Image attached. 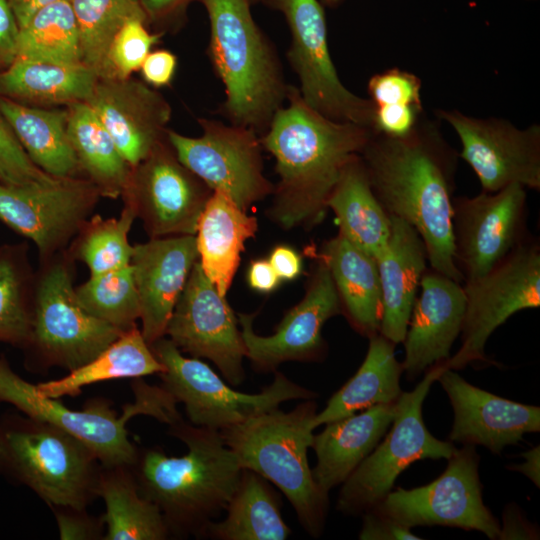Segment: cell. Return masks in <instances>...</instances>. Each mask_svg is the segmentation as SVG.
I'll return each instance as SVG.
<instances>
[{
  "instance_id": "1",
  "label": "cell",
  "mask_w": 540,
  "mask_h": 540,
  "mask_svg": "<svg viewBox=\"0 0 540 540\" xmlns=\"http://www.w3.org/2000/svg\"><path fill=\"white\" fill-rule=\"evenodd\" d=\"M360 157L387 214L406 221L421 236L430 268L462 283L453 260L451 224L460 157L440 123L424 114L405 136L374 132Z\"/></svg>"
},
{
  "instance_id": "2",
  "label": "cell",
  "mask_w": 540,
  "mask_h": 540,
  "mask_svg": "<svg viewBox=\"0 0 540 540\" xmlns=\"http://www.w3.org/2000/svg\"><path fill=\"white\" fill-rule=\"evenodd\" d=\"M288 104L273 115L261 144L276 160L279 183L271 216L283 228L322 221L327 199L345 166L359 156L374 131L331 120L288 86Z\"/></svg>"
},
{
  "instance_id": "3",
  "label": "cell",
  "mask_w": 540,
  "mask_h": 540,
  "mask_svg": "<svg viewBox=\"0 0 540 540\" xmlns=\"http://www.w3.org/2000/svg\"><path fill=\"white\" fill-rule=\"evenodd\" d=\"M168 433L188 452L168 456L159 449L139 452L132 470L140 493L161 511L170 535L205 536L208 526L225 511L242 467L218 430L196 426L182 416Z\"/></svg>"
},
{
  "instance_id": "4",
  "label": "cell",
  "mask_w": 540,
  "mask_h": 540,
  "mask_svg": "<svg viewBox=\"0 0 540 540\" xmlns=\"http://www.w3.org/2000/svg\"><path fill=\"white\" fill-rule=\"evenodd\" d=\"M316 413V402L308 399L289 412L277 407L219 430L242 469L278 487L314 538L322 535L329 508L328 493L315 482L307 459Z\"/></svg>"
},
{
  "instance_id": "5",
  "label": "cell",
  "mask_w": 540,
  "mask_h": 540,
  "mask_svg": "<svg viewBox=\"0 0 540 540\" xmlns=\"http://www.w3.org/2000/svg\"><path fill=\"white\" fill-rule=\"evenodd\" d=\"M210 21V55L225 86L233 124L267 129L287 88L278 61L256 25L249 0H202Z\"/></svg>"
},
{
  "instance_id": "6",
  "label": "cell",
  "mask_w": 540,
  "mask_h": 540,
  "mask_svg": "<svg viewBox=\"0 0 540 540\" xmlns=\"http://www.w3.org/2000/svg\"><path fill=\"white\" fill-rule=\"evenodd\" d=\"M101 467L71 433L25 414L0 416V472L49 506L86 509L97 497Z\"/></svg>"
},
{
  "instance_id": "7",
  "label": "cell",
  "mask_w": 540,
  "mask_h": 540,
  "mask_svg": "<svg viewBox=\"0 0 540 540\" xmlns=\"http://www.w3.org/2000/svg\"><path fill=\"white\" fill-rule=\"evenodd\" d=\"M135 401L121 415L107 400L93 399L81 411L71 410L58 398L42 395L36 385L24 380L0 356V402L13 405L22 414L50 423L76 436L95 453L103 466H134L139 451L128 437L127 421L146 415L169 424L178 415L177 402L162 386L133 382Z\"/></svg>"
},
{
  "instance_id": "8",
  "label": "cell",
  "mask_w": 540,
  "mask_h": 540,
  "mask_svg": "<svg viewBox=\"0 0 540 540\" xmlns=\"http://www.w3.org/2000/svg\"><path fill=\"white\" fill-rule=\"evenodd\" d=\"M40 264L26 360L30 365L72 371L98 356L123 332L81 307L73 285L74 260L67 250Z\"/></svg>"
},
{
  "instance_id": "9",
  "label": "cell",
  "mask_w": 540,
  "mask_h": 540,
  "mask_svg": "<svg viewBox=\"0 0 540 540\" xmlns=\"http://www.w3.org/2000/svg\"><path fill=\"white\" fill-rule=\"evenodd\" d=\"M150 348L164 366V371L158 374L161 386L177 403L184 404L189 422L196 426L219 431L277 408L283 402L318 396L281 372H276L273 382L260 393H242L226 384L206 363L183 356L169 338H159Z\"/></svg>"
},
{
  "instance_id": "10",
  "label": "cell",
  "mask_w": 540,
  "mask_h": 540,
  "mask_svg": "<svg viewBox=\"0 0 540 540\" xmlns=\"http://www.w3.org/2000/svg\"><path fill=\"white\" fill-rule=\"evenodd\" d=\"M442 366L429 369L424 378L397 399L392 428L385 439L342 483L337 509L359 515L379 504L392 490L397 477L413 462L422 459H449L456 448L451 441L434 437L427 429L422 406Z\"/></svg>"
},
{
  "instance_id": "11",
  "label": "cell",
  "mask_w": 540,
  "mask_h": 540,
  "mask_svg": "<svg viewBox=\"0 0 540 540\" xmlns=\"http://www.w3.org/2000/svg\"><path fill=\"white\" fill-rule=\"evenodd\" d=\"M465 313L461 346L443 368L487 362L491 334L515 313L540 306V245L531 237L485 275L462 283Z\"/></svg>"
},
{
  "instance_id": "12",
  "label": "cell",
  "mask_w": 540,
  "mask_h": 540,
  "mask_svg": "<svg viewBox=\"0 0 540 540\" xmlns=\"http://www.w3.org/2000/svg\"><path fill=\"white\" fill-rule=\"evenodd\" d=\"M443 473L427 485L397 488L372 509L412 529L448 526L476 530L499 539L500 523L485 506L479 456L473 445L456 449Z\"/></svg>"
},
{
  "instance_id": "13",
  "label": "cell",
  "mask_w": 540,
  "mask_h": 540,
  "mask_svg": "<svg viewBox=\"0 0 540 540\" xmlns=\"http://www.w3.org/2000/svg\"><path fill=\"white\" fill-rule=\"evenodd\" d=\"M291 32L288 58L302 99L321 115L372 129L374 104L347 89L332 61L323 6L318 0H273ZM373 130V129H372Z\"/></svg>"
},
{
  "instance_id": "14",
  "label": "cell",
  "mask_w": 540,
  "mask_h": 540,
  "mask_svg": "<svg viewBox=\"0 0 540 540\" xmlns=\"http://www.w3.org/2000/svg\"><path fill=\"white\" fill-rule=\"evenodd\" d=\"M526 190L513 183L496 192L453 197V260L463 282L485 275L531 238Z\"/></svg>"
},
{
  "instance_id": "15",
  "label": "cell",
  "mask_w": 540,
  "mask_h": 540,
  "mask_svg": "<svg viewBox=\"0 0 540 540\" xmlns=\"http://www.w3.org/2000/svg\"><path fill=\"white\" fill-rule=\"evenodd\" d=\"M203 133L187 137L167 130L178 160L212 191L228 194L246 211L274 192L263 174L261 140L255 130L217 120L199 119Z\"/></svg>"
},
{
  "instance_id": "16",
  "label": "cell",
  "mask_w": 540,
  "mask_h": 540,
  "mask_svg": "<svg viewBox=\"0 0 540 540\" xmlns=\"http://www.w3.org/2000/svg\"><path fill=\"white\" fill-rule=\"evenodd\" d=\"M213 191L161 141L131 172L121 195L150 238L195 235Z\"/></svg>"
},
{
  "instance_id": "17",
  "label": "cell",
  "mask_w": 540,
  "mask_h": 540,
  "mask_svg": "<svg viewBox=\"0 0 540 540\" xmlns=\"http://www.w3.org/2000/svg\"><path fill=\"white\" fill-rule=\"evenodd\" d=\"M460 139L459 157L475 172L482 191L518 183L540 190V125L520 129L499 117L477 118L456 109L436 111Z\"/></svg>"
},
{
  "instance_id": "18",
  "label": "cell",
  "mask_w": 540,
  "mask_h": 540,
  "mask_svg": "<svg viewBox=\"0 0 540 540\" xmlns=\"http://www.w3.org/2000/svg\"><path fill=\"white\" fill-rule=\"evenodd\" d=\"M100 197L95 185L82 177L49 185L0 183V220L33 241L43 262L68 248Z\"/></svg>"
},
{
  "instance_id": "19",
  "label": "cell",
  "mask_w": 540,
  "mask_h": 540,
  "mask_svg": "<svg viewBox=\"0 0 540 540\" xmlns=\"http://www.w3.org/2000/svg\"><path fill=\"white\" fill-rule=\"evenodd\" d=\"M165 335L194 358H207L231 386L245 377L246 348L235 315L199 260L193 265L174 307Z\"/></svg>"
},
{
  "instance_id": "20",
  "label": "cell",
  "mask_w": 540,
  "mask_h": 540,
  "mask_svg": "<svg viewBox=\"0 0 540 540\" xmlns=\"http://www.w3.org/2000/svg\"><path fill=\"white\" fill-rule=\"evenodd\" d=\"M342 313L340 299L325 261L320 257L304 298L282 319L274 334L253 330V315L238 314L246 357L260 372L275 370L287 361H317L326 351L322 328Z\"/></svg>"
},
{
  "instance_id": "21",
  "label": "cell",
  "mask_w": 540,
  "mask_h": 540,
  "mask_svg": "<svg viewBox=\"0 0 540 540\" xmlns=\"http://www.w3.org/2000/svg\"><path fill=\"white\" fill-rule=\"evenodd\" d=\"M442 366V365H441ZM436 381L448 395L454 411L449 441L482 445L500 454L526 433L540 431V408L499 397L463 379L456 370L443 368Z\"/></svg>"
},
{
  "instance_id": "22",
  "label": "cell",
  "mask_w": 540,
  "mask_h": 540,
  "mask_svg": "<svg viewBox=\"0 0 540 540\" xmlns=\"http://www.w3.org/2000/svg\"><path fill=\"white\" fill-rule=\"evenodd\" d=\"M199 255L195 235L150 238L133 245L130 265L146 342L165 336L174 307Z\"/></svg>"
},
{
  "instance_id": "23",
  "label": "cell",
  "mask_w": 540,
  "mask_h": 540,
  "mask_svg": "<svg viewBox=\"0 0 540 540\" xmlns=\"http://www.w3.org/2000/svg\"><path fill=\"white\" fill-rule=\"evenodd\" d=\"M134 167L164 140L171 107L156 91L137 80L98 78L86 100Z\"/></svg>"
},
{
  "instance_id": "24",
  "label": "cell",
  "mask_w": 540,
  "mask_h": 540,
  "mask_svg": "<svg viewBox=\"0 0 540 540\" xmlns=\"http://www.w3.org/2000/svg\"><path fill=\"white\" fill-rule=\"evenodd\" d=\"M419 290L403 341L401 365L410 381L450 358L466 303L462 283L432 268L424 272Z\"/></svg>"
},
{
  "instance_id": "25",
  "label": "cell",
  "mask_w": 540,
  "mask_h": 540,
  "mask_svg": "<svg viewBox=\"0 0 540 540\" xmlns=\"http://www.w3.org/2000/svg\"><path fill=\"white\" fill-rule=\"evenodd\" d=\"M390 220L388 239L374 258L382 292L379 334L397 345L404 341L428 257L413 226L396 217Z\"/></svg>"
},
{
  "instance_id": "26",
  "label": "cell",
  "mask_w": 540,
  "mask_h": 540,
  "mask_svg": "<svg viewBox=\"0 0 540 540\" xmlns=\"http://www.w3.org/2000/svg\"><path fill=\"white\" fill-rule=\"evenodd\" d=\"M397 401L379 404L329 422L314 435L312 448L316 465L312 475L318 486L329 493L342 484L373 451L391 426Z\"/></svg>"
},
{
  "instance_id": "27",
  "label": "cell",
  "mask_w": 540,
  "mask_h": 540,
  "mask_svg": "<svg viewBox=\"0 0 540 540\" xmlns=\"http://www.w3.org/2000/svg\"><path fill=\"white\" fill-rule=\"evenodd\" d=\"M257 228V219L247 215L228 194L213 191L195 237L199 263L222 296L231 286L245 241L255 236Z\"/></svg>"
},
{
  "instance_id": "28",
  "label": "cell",
  "mask_w": 540,
  "mask_h": 540,
  "mask_svg": "<svg viewBox=\"0 0 540 540\" xmlns=\"http://www.w3.org/2000/svg\"><path fill=\"white\" fill-rule=\"evenodd\" d=\"M320 257L329 268L342 313L351 326L367 338L378 334L382 292L375 258L340 234L324 243Z\"/></svg>"
},
{
  "instance_id": "29",
  "label": "cell",
  "mask_w": 540,
  "mask_h": 540,
  "mask_svg": "<svg viewBox=\"0 0 540 540\" xmlns=\"http://www.w3.org/2000/svg\"><path fill=\"white\" fill-rule=\"evenodd\" d=\"M0 114L38 168L59 179L80 177L67 132L68 110L30 107L0 97Z\"/></svg>"
},
{
  "instance_id": "30",
  "label": "cell",
  "mask_w": 540,
  "mask_h": 540,
  "mask_svg": "<svg viewBox=\"0 0 540 540\" xmlns=\"http://www.w3.org/2000/svg\"><path fill=\"white\" fill-rule=\"evenodd\" d=\"M369 339L366 356L357 372L316 413L314 429L379 404L397 401L402 394L401 363L395 356V344L375 334Z\"/></svg>"
},
{
  "instance_id": "31",
  "label": "cell",
  "mask_w": 540,
  "mask_h": 540,
  "mask_svg": "<svg viewBox=\"0 0 540 540\" xmlns=\"http://www.w3.org/2000/svg\"><path fill=\"white\" fill-rule=\"evenodd\" d=\"M326 205L336 216L339 234L352 244L373 257L384 246L390 216L372 191L360 155L345 166Z\"/></svg>"
},
{
  "instance_id": "32",
  "label": "cell",
  "mask_w": 540,
  "mask_h": 540,
  "mask_svg": "<svg viewBox=\"0 0 540 540\" xmlns=\"http://www.w3.org/2000/svg\"><path fill=\"white\" fill-rule=\"evenodd\" d=\"M97 497L105 503L103 540H165L170 532L159 508L145 498L131 466H103Z\"/></svg>"
},
{
  "instance_id": "33",
  "label": "cell",
  "mask_w": 540,
  "mask_h": 540,
  "mask_svg": "<svg viewBox=\"0 0 540 540\" xmlns=\"http://www.w3.org/2000/svg\"><path fill=\"white\" fill-rule=\"evenodd\" d=\"M282 500L269 481L242 469L222 521L212 522L204 537L218 540H284L291 534L281 515Z\"/></svg>"
},
{
  "instance_id": "34",
  "label": "cell",
  "mask_w": 540,
  "mask_h": 540,
  "mask_svg": "<svg viewBox=\"0 0 540 540\" xmlns=\"http://www.w3.org/2000/svg\"><path fill=\"white\" fill-rule=\"evenodd\" d=\"M98 80L83 65H63L17 58L0 72V97L19 103L86 102Z\"/></svg>"
},
{
  "instance_id": "35",
  "label": "cell",
  "mask_w": 540,
  "mask_h": 540,
  "mask_svg": "<svg viewBox=\"0 0 540 540\" xmlns=\"http://www.w3.org/2000/svg\"><path fill=\"white\" fill-rule=\"evenodd\" d=\"M67 132L85 178L95 185L101 197H121L132 167L86 102L69 104Z\"/></svg>"
},
{
  "instance_id": "36",
  "label": "cell",
  "mask_w": 540,
  "mask_h": 540,
  "mask_svg": "<svg viewBox=\"0 0 540 540\" xmlns=\"http://www.w3.org/2000/svg\"><path fill=\"white\" fill-rule=\"evenodd\" d=\"M163 371L164 366L155 357L141 330L135 326L123 332L85 365L70 371L63 378L36 384V388L46 397L59 399L62 396H76L83 387L97 382L141 378Z\"/></svg>"
},
{
  "instance_id": "37",
  "label": "cell",
  "mask_w": 540,
  "mask_h": 540,
  "mask_svg": "<svg viewBox=\"0 0 540 540\" xmlns=\"http://www.w3.org/2000/svg\"><path fill=\"white\" fill-rule=\"evenodd\" d=\"M25 242L0 246V342L27 347L32 333L36 274Z\"/></svg>"
},
{
  "instance_id": "38",
  "label": "cell",
  "mask_w": 540,
  "mask_h": 540,
  "mask_svg": "<svg viewBox=\"0 0 540 540\" xmlns=\"http://www.w3.org/2000/svg\"><path fill=\"white\" fill-rule=\"evenodd\" d=\"M17 58L53 64H82L80 40L70 0L39 9L19 28Z\"/></svg>"
},
{
  "instance_id": "39",
  "label": "cell",
  "mask_w": 540,
  "mask_h": 540,
  "mask_svg": "<svg viewBox=\"0 0 540 540\" xmlns=\"http://www.w3.org/2000/svg\"><path fill=\"white\" fill-rule=\"evenodd\" d=\"M135 219V211L125 203L117 218L90 216L66 250L88 267L90 276L128 266L133 251L128 234Z\"/></svg>"
},
{
  "instance_id": "40",
  "label": "cell",
  "mask_w": 540,
  "mask_h": 540,
  "mask_svg": "<svg viewBox=\"0 0 540 540\" xmlns=\"http://www.w3.org/2000/svg\"><path fill=\"white\" fill-rule=\"evenodd\" d=\"M76 19L83 65L96 73L108 47L131 18L147 21L139 0H70Z\"/></svg>"
},
{
  "instance_id": "41",
  "label": "cell",
  "mask_w": 540,
  "mask_h": 540,
  "mask_svg": "<svg viewBox=\"0 0 540 540\" xmlns=\"http://www.w3.org/2000/svg\"><path fill=\"white\" fill-rule=\"evenodd\" d=\"M77 301L94 317L125 332L140 318V305L129 264L104 274L90 276L75 287Z\"/></svg>"
},
{
  "instance_id": "42",
  "label": "cell",
  "mask_w": 540,
  "mask_h": 540,
  "mask_svg": "<svg viewBox=\"0 0 540 540\" xmlns=\"http://www.w3.org/2000/svg\"><path fill=\"white\" fill-rule=\"evenodd\" d=\"M140 18L129 19L112 39L100 68L101 79H126L140 69L161 34H152Z\"/></svg>"
},
{
  "instance_id": "43",
  "label": "cell",
  "mask_w": 540,
  "mask_h": 540,
  "mask_svg": "<svg viewBox=\"0 0 540 540\" xmlns=\"http://www.w3.org/2000/svg\"><path fill=\"white\" fill-rule=\"evenodd\" d=\"M60 180L38 168L0 114V183L8 186L49 185Z\"/></svg>"
},
{
  "instance_id": "44",
  "label": "cell",
  "mask_w": 540,
  "mask_h": 540,
  "mask_svg": "<svg viewBox=\"0 0 540 540\" xmlns=\"http://www.w3.org/2000/svg\"><path fill=\"white\" fill-rule=\"evenodd\" d=\"M420 78L399 68H390L373 75L367 84L374 106L423 105Z\"/></svg>"
},
{
  "instance_id": "45",
  "label": "cell",
  "mask_w": 540,
  "mask_h": 540,
  "mask_svg": "<svg viewBox=\"0 0 540 540\" xmlns=\"http://www.w3.org/2000/svg\"><path fill=\"white\" fill-rule=\"evenodd\" d=\"M62 540H103L105 524L102 516H91L86 509L50 506Z\"/></svg>"
},
{
  "instance_id": "46",
  "label": "cell",
  "mask_w": 540,
  "mask_h": 540,
  "mask_svg": "<svg viewBox=\"0 0 540 540\" xmlns=\"http://www.w3.org/2000/svg\"><path fill=\"white\" fill-rule=\"evenodd\" d=\"M425 114L423 105L374 106L372 129L390 137L410 133Z\"/></svg>"
},
{
  "instance_id": "47",
  "label": "cell",
  "mask_w": 540,
  "mask_h": 540,
  "mask_svg": "<svg viewBox=\"0 0 540 540\" xmlns=\"http://www.w3.org/2000/svg\"><path fill=\"white\" fill-rule=\"evenodd\" d=\"M361 540H419L411 529L397 523L389 517L370 509L363 513Z\"/></svg>"
},
{
  "instance_id": "48",
  "label": "cell",
  "mask_w": 540,
  "mask_h": 540,
  "mask_svg": "<svg viewBox=\"0 0 540 540\" xmlns=\"http://www.w3.org/2000/svg\"><path fill=\"white\" fill-rule=\"evenodd\" d=\"M177 66L176 56L168 50L150 52L140 69L144 80L155 87L169 85Z\"/></svg>"
},
{
  "instance_id": "49",
  "label": "cell",
  "mask_w": 540,
  "mask_h": 540,
  "mask_svg": "<svg viewBox=\"0 0 540 540\" xmlns=\"http://www.w3.org/2000/svg\"><path fill=\"white\" fill-rule=\"evenodd\" d=\"M19 25L6 0H0V72L17 59Z\"/></svg>"
},
{
  "instance_id": "50",
  "label": "cell",
  "mask_w": 540,
  "mask_h": 540,
  "mask_svg": "<svg viewBox=\"0 0 540 540\" xmlns=\"http://www.w3.org/2000/svg\"><path fill=\"white\" fill-rule=\"evenodd\" d=\"M269 262L280 280L295 279L302 269L300 256L287 246H277L272 251Z\"/></svg>"
},
{
  "instance_id": "51",
  "label": "cell",
  "mask_w": 540,
  "mask_h": 540,
  "mask_svg": "<svg viewBox=\"0 0 540 540\" xmlns=\"http://www.w3.org/2000/svg\"><path fill=\"white\" fill-rule=\"evenodd\" d=\"M249 285L259 292L268 293L274 290L280 279L274 271L269 260H255L248 271Z\"/></svg>"
},
{
  "instance_id": "52",
  "label": "cell",
  "mask_w": 540,
  "mask_h": 540,
  "mask_svg": "<svg viewBox=\"0 0 540 540\" xmlns=\"http://www.w3.org/2000/svg\"><path fill=\"white\" fill-rule=\"evenodd\" d=\"M536 529L522 519L520 513L511 506L503 513V527L500 528L499 539H535Z\"/></svg>"
},
{
  "instance_id": "53",
  "label": "cell",
  "mask_w": 540,
  "mask_h": 540,
  "mask_svg": "<svg viewBox=\"0 0 540 540\" xmlns=\"http://www.w3.org/2000/svg\"><path fill=\"white\" fill-rule=\"evenodd\" d=\"M148 19L162 20L181 11L190 0H139Z\"/></svg>"
},
{
  "instance_id": "54",
  "label": "cell",
  "mask_w": 540,
  "mask_h": 540,
  "mask_svg": "<svg viewBox=\"0 0 540 540\" xmlns=\"http://www.w3.org/2000/svg\"><path fill=\"white\" fill-rule=\"evenodd\" d=\"M522 464L507 466V469L517 471L528 477L538 488L540 487V447L539 445L524 452Z\"/></svg>"
},
{
  "instance_id": "55",
  "label": "cell",
  "mask_w": 540,
  "mask_h": 540,
  "mask_svg": "<svg viewBox=\"0 0 540 540\" xmlns=\"http://www.w3.org/2000/svg\"><path fill=\"white\" fill-rule=\"evenodd\" d=\"M12 9L19 28L24 26L29 19L42 7L62 0H6Z\"/></svg>"
},
{
  "instance_id": "56",
  "label": "cell",
  "mask_w": 540,
  "mask_h": 540,
  "mask_svg": "<svg viewBox=\"0 0 540 540\" xmlns=\"http://www.w3.org/2000/svg\"><path fill=\"white\" fill-rule=\"evenodd\" d=\"M325 4L334 6L337 5L341 0H322Z\"/></svg>"
},
{
  "instance_id": "57",
  "label": "cell",
  "mask_w": 540,
  "mask_h": 540,
  "mask_svg": "<svg viewBox=\"0 0 540 540\" xmlns=\"http://www.w3.org/2000/svg\"><path fill=\"white\" fill-rule=\"evenodd\" d=\"M250 2H254V1H257V0H249Z\"/></svg>"
}]
</instances>
